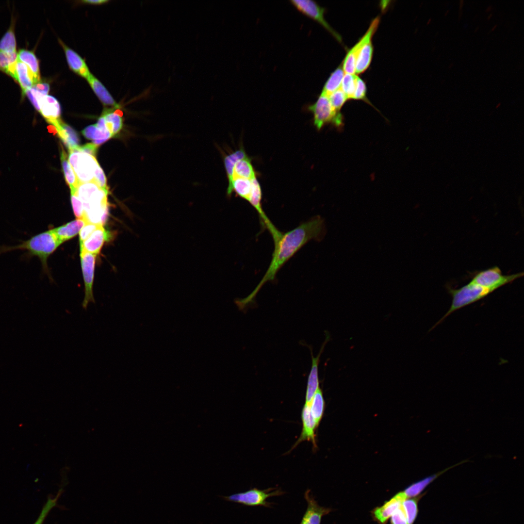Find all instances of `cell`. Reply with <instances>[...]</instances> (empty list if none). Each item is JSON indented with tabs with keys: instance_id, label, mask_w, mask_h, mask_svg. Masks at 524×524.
<instances>
[{
	"instance_id": "39",
	"label": "cell",
	"mask_w": 524,
	"mask_h": 524,
	"mask_svg": "<svg viewBox=\"0 0 524 524\" xmlns=\"http://www.w3.org/2000/svg\"><path fill=\"white\" fill-rule=\"evenodd\" d=\"M17 59V52H6L0 50V70L5 72L8 67Z\"/></svg>"
},
{
	"instance_id": "5",
	"label": "cell",
	"mask_w": 524,
	"mask_h": 524,
	"mask_svg": "<svg viewBox=\"0 0 524 524\" xmlns=\"http://www.w3.org/2000/svg\"><path fill=\"white\" fill-rule=\"evenodd\" d=\"M308 109L313 114L314 124L318 130L328 123L338 128L344 125L341 113L332 107L328 97L322 92L315 102L310 105Z\"/></svg>"
},
{
	"instance_id": "15",
	"label": "cell",
	"mask_w": 524,
	"mask_h": 524,
	"mask_svg": "<svg viewBox=\"0 0 524 524\" xmlns=\"http://www.w3.org/2000/svg\"><path fill=\"white\" fill-rule=\"evenodd\" d=\"M329 339V336L327 334L326 340L323 343L319 353L316 357H314L313 356L311 349L310 348L311 355L312 365L308 378L305 396V404H310L313 395L319 388L318 364L320 361V356L323 351L325 345L328 341Z\"/></svg>"
},
{
	"instance_id": "32",
	"label": "cell",
	"mask_w": 524,
	"mask_h": 524,
	"mask_svg": "<svg viewBox=\"0 0 524 524\" xmlns=\"http://www.w3.org/2000/svg\"><path fill=\"white\" fill-rule=\"evenodd\" d=\"M309 405L311 414L318 427L323 416L325 407L324 399L320 388L315 393Z\"/></svg>"
},
{
	"instance_id": "13",
	"label": "cell",
	"mask_w": 524,
	"mask_h": 524,
	"mask_svg": "<svg viewBox=\"0 0 524 524\" xmlns=\"http://www.w3.org/2000/svg\"><path fill=\"white\" fill-rule=\"evenodd\" d=\"M39 112L49 124L55 127L61 120V108L58 100L51 95L41 96L38 99Z\"/></svg>"
},
{
	"instance_id": "20",
	"label": "cell",
	"mask_w": 524,
	"mask_h": 524,
	"mask_svg": "<svg viewBox=\"0 0 524 524\" xmlns=\"http://www.w3.org/2000/svg\"><path fill=\"white\" fill-rule=\"evenodd\" d=\"M16 75L15 80L21 87L22 96L27 90L39 82L28 66L18 59L16 64Z\"/></svg>"
},
{
	"instance_id": "8",
	"label": "cell",
	"mask_w": 524,
	"mask_h": 524,
	"mask_svg": "<svg viewBox=\"0 0 524 524\" xmlns=\"http://www.w3.org/2000/svg\"><path fill=\"white\" fill-rule=\"evenodd\" d=\"M523 276V272L504 275L501 269L495 266L478 272L471 281L494 291Z\"/></svg>"
},
{
	"instance_id": "42",
	"label": "cell",
	"mask_w": 524,
	"mask_h": 524,
	"mask_svg": "<svg viewBox=\"0 0 524 524\" xmlns=\"http://www.w3.org/2000/svg\"><path fill=\"white\" fill-rule=\"evenodd\" d=\"M100 225L90 223H86L81 229L79 233L80 244L87 239L96 229L99 227Z\"/></svg>"
},
{
	"instance_id": "54",
	"label": "cell",
	"mask_w": 524,
	"mask_h": 524,
	"mask_svg": "<svg viewBox=\"0 0 524 524\" xmlns=\"http://www.w3.org/2000/svg\"><path fill=\"white\" fill-rule=\"evenodd\" d=\"M500 104H501V103H498V104H497V105L496 106V108H498V107H499V106L500 105Z\"/></svg>"
},
{
	"instance_id": "31",
	"label": "cell",
	"mask_w": 524,
	"mask_h": 524,
	"mask_svg": "<svg viewBox=\"0 0 524 524\" xmlns=\"http://www.w3.org/2000/svg\"><path fill=\"white\" fill-rule=\"evenodd\" d=\"M247 156V155L243 147H240L224 156L223 163L228 179V182L232 180L233 168L236 162Z\"/></svg>"
},
{
	"instance_id": "6",
	"label": "cell",
	"mask_w": 524,
	"mask_h": 524,
	"mask_svg": "<svg viewBox=\"0 0 524 524\" xmlns=\"http://www.w3.org/2000/svg\"><path fill=\"white\" fill-rule=\"evenodd\" d=\"M284 493L281 490L277 488H269L261 490L252 488L247 491L239 492L225 497L228 501L249 506H262L271 507V503L267 502L271 497L280 496Z\"/></svg>"
},
{
	"instance_id": "40",
	"label": "cell",
	"mask_w": 524,
	"mask_h": 524,
	"mask_svg": "<svg viewBox=\"0 0 524 524\" xmlns=\"http://www.w3.org/2000/svg\"><path fill=\"white\" fill-rule=\"evenodd\" d=\"M61 494L60 491L54 498H49L43 508L41 512L33 524H42L49 511L56 505L58 499Z\"/></svg>"
},
{
	"instance_id": "38",
	"label": "cell",
	"mask_w": 524,
	"mask_h": 524,
	"mask_svg": "<svg viewBox=\"0 0 524 524\" xmlns=\"http://www.w3.org/2000/svg\"><path fill=\"white\" fill-rule=\"evenodd\" d=\"M367 87L365 82L360 77L358 76L356 81V86L355 92L352 99L355 100H361L365 101L368 104L371 105L366 96Z\"/></svg>"
},
{
	"instance_id": "37",
	"label": "cell",
	"mask_w": 524,
	"mask_h": 524,
	"mask_svg": "<svg viewBox=\"0 0 524 524\" xmlns=\"http://www.w3.org/2000/svg\"><path fill=\"white\" fill-rule=\"evenodd\" d=\"M330 103L337 111L340 112L342 107L348 100L347 97L341 88L331 93L328 96Z\"/></svg>"
},
{
	"instance_id": "51",
	"label": "cell",
	"mask_w": 524,
	"mask_h": 524,
	"mask_svg": "<svg viewBox=\"0 0 524 524\" xmlns=\"http://www.w3.org/2000/svg\"><path fill=\"white\" fill-rule=\"evenodd\" d=\"M449 10H447L446 11V12L445 13V14H444V16H446L448 15V14L449 13Z\"/></svg>"
},
{
	"instance_id": "26",
	"label": "cell",
	"mask_w": 524,
	"mask_h": 524,
	"mask_svg": "<svg viewBox=\"0 0 524 524\" xmlns=\"http://www.w3.org/2000/svg\"><path fill=\"white\" fill-rule=\"evenodd\" d=\"M17 59L28 66L38 82L41 81L39 60L33 51L24 49H20L17 52Z\"/></svg>"
},
{
	"instance_id": "21",
	"label": "cell",
	"mask_w": 524,
	"mask_h": 524,
	"mask_svg": "<svg viewBox=\"0 0 524 524\" xmlns=\"http://www.w3.org/2000/svg\"><path fill=\"white\" fill-rule=\"evenodd\" d=\"M86 223H87L83 219H76L54 228L52 231L58 240L62 243L75 236Z\"/></svg>"
},
{
	"instance_id": "50",
	"label": "cell",
	"mask_w": 524,
	"mask_h": 524,
	"mask_svg": "<svg viewBox=\"0 0 524 524\" xmlns=\"http://www.w3.org/2000/svg\"><path fill=\"white\" fill-rule=\"evenodd\" d=\"M492 16V14H490V15H489L488 16V17H487V19H488V20H490V19L491 18V17Z\"/></svg>"
},
{
	"instance_id": "16",
	"label": "cell",
	"mask_w": 524,
	"mask_h": 524,
	"mask_svg": "<svg viewBox=\"0 0 524 524\" xmlns=\"http://www.w3.org/2000/svg\"><path fill=\"white\" fill-rule=\"evenodd\" d=\"M301 418L302 430L295 446L297 445L303 441H308L311 442L313 446L316 447L315 431L317 426L311 414L310 405H304L302 411Z\"/></svg>"
},
{
	"instance_id": "29",
	"label": "cell",
	"mask_w": 524,
	"mask_h": 524,
	"mask_svg": "<svg viewBox=\"0 0 524 524\" xmlns=\"http://www.w3.org/2000/svg\"><path fill=\"white\" fill-rule=\"evenodd\" d=\"M344 75V72L341 65L330 74L325 83L321 92L328 96L340 88Z\"/></svg>"
},
{
	"instance_id": "11",
	"label": "cell",
	"mask_w": 524,
	"mask_h": 524,
	"mask_svg": "<svg viewBox=\"0 0 524 524\" xmlns=\"http://www.w3.org/2000/svg\"><path fill=\"white\" fill-rule=\"evenodd\" d=\"M379 22V16L374 18L364 34L347 51L343 63L341 64L344 73L356 74V62L360 49L368 37L375 34L378 27Z\"/></svg>"
},
{
	"instance_id": "45",
	"label": "cell",
	"mask_w": 524,
	"mask_h": 524,
	"mask_svg": "<svg viewBox=\"0 0 524 524\" xmlns=\"http://www.w3.org/2000/svg\"><path fill=\"white\" fill-rule=\"evenodd\" d=\"M32 87L44 95H48L50 89L49 84L42 81L34 84Z\"/></svg>"
},
{
	"instance_id": "44",
	"label": "cell",
	"mask_w": 524,
	"mask_h": 524,
	"mask_svg": "<svg viewBox=\"0 0 524 524\" xmlns=\"http://www.w3.org/2000/svg\"><path fill=\"white\" fill-rule=\"evenodd\" d=\"M98 147V146L93 143H87L82 146H78L75 149L96 157Z\"/></svg>"
},
{
	"instance_id": "3",
	"label": "cell",
	"mask_w": 524,
	"mask_h": 524,
	"mask_svg": "<svg viewBox=\"0 0 524 524\" xmlns=\"http://www.w3.org/2000/svg\"><path fill=\"white\" fill-rule=\"evenodd\" d=\"M61 244L52 229H49L35 235L18 245L3 246L0 248V254L15 250H25L28 256L37 257L42 263L44 270L47 272L48 259Z\"/></svg>"
},
{
	"instance_id": "36",
	"label": "cell",
	"mask_w": 524,
	"mask_h": 524,
	"mask_svg": "<svg viewBox=\"0 0 524 524\" xmlns=\"http://www.w3.org/2000/svg\"><path fill=\"white\" fill-rule=\"evenodd\" d=\"M406 514L408 524H412L418 512L417 503L415 499H405L402 504Z\"/></svg>"
},
{
	"instance_id": "7",
	"label": "cell",
	"mask_w": 524,
	"mask_h": 524,
	"mask_svg": "<svg viewBox=\"0 0 524 524\" xmlns=\"http://www.w3.org/2000/svg\"><path fill=\"white\" fill-rule=\"evenodd\" d=\"M68 152L69 163L80 183L95 182V171L98 164L96 157L75 149Z\"/></svg>"
},
{
	"instance_id": "17",
	"label": "cell",
	"mask_w": 524,
	"mask_h": 524,
	"mask_svg": "<svg viewBox=\"0 0 524 524\" xmlns=\"http://www.w3.org/2000/svg\"><path fill=\"white\" fill-rule=\"evenodd\" d=\"M108 232L103 226H100L80 244L81 250H84L97 255L99 253L104 242L108 240Z\"/></svg>"
},
{
	"instance_id": "4",
	"label": "cell",
	"mask_w": 524,
	"mask_h": 524,
	"mask_svg": "<svg viewBox=\"0 0 524 524\" xmlns=\"http://www.w3.org/2000/svg\"><path fill=\"white\" fill-rule=\"evenodd\" d=\"M448 291L452 297L449 309L431 329H433L453 312L481 300L494 292L471 281L458 289L449 287Z\"/></svg>"
},
{
	"instance_id": "19",
	"label": "cell",
	"mask_w": 524,
	"mask_h": 524,
	"mask_svg": "<svg viewBox=\"0 0 524 524\" xmlns=\"http://www.w3.org/2000/svg\"><path fill=\"white\" fill-rule=\"evenodd\" d=\"M373 35L368 37L360 49L356 62L355 70L357 74L364 72L371 64L374 52L372 43Z\"/></svg>"
},
{
	"instance_id": "43",
	"label": "cell",
	"mask_w": 524,
	"mask_h": 524,
	"mask_svg": "<svg viewBox=\"0 0 524 524\" xmlns=\"http://www.w3.org/2000/svg\"><path fill=\"white\" fill-rule=\"evenodd\" d=\"M391 524H408L406 514L402 505L391 516Z\"/></svg>"
},
{
	"instance_id": "48",
	"label": "cell",
	"mask_w": 524,
	"mask_h": 524,
	"mask_svg": "<svg viewBox=\"0 0 524 524\" xmlns=\"http://www.w3.org/2000/svg\"><path fill=\"white\" fill-rule=\"evenodd\" d=\"M492 9V6H491V5H490V6H488V7H487V8H486V10H485V12H486V13H488V12H490V11H491V10Z\"/></svg>"
},
{
	"instance_id": "12",
	"label": "cell",
	"mask_w": 524,
	"mask_h": 524,
	"mask_svg": "<svg viewBox=\"0 0 524 524\" xmlns=\"http://www.w3.org/2000/svg\"><path fill=\"white\" fill-rule=\"evenodd\" d=\"M307 507L300 524H320L322 517L330 513V508L320 506L311 492L307 490L304 493Z\"/></svg>"
},
{
	"instance_id": "46",
	"label": "cell",
	"mask_w": 524,
	"mask_h": 524,
	"mask_svg": "<svg viewBox=\"0 0 524 524\" xmlns=\"http://www.w3.org/2000/svg\"><path fill=\"white\" fill-rule=\"evenodd\" d=\"M107 0H84L82 2L93 4H99L108 2Z\"/></svg>"
},
{
	"instance_id": "24",
	"label": "cell",
	"mask_w": 524,
	"mask_h": 524,
	"mask_svg": "<svg viewBox=\"0 0 524 524\" xmlns=\"http://www.w3.org/2000/svg\"><path fill=\"white\" fill-rule=\"evenodd\" d=\"M86 79L93 91L104 105L112 106L116 109L120 107L105 86L94 75L90 73Z\"/></svg>"
},
{
	"instance_id": "53",
	"label": "cell",
	"mask_w": 524,
	"mask_h": 524,
	"mask_svg": "<svg viewBox=\"0 0 524 524\" xmlns=\"http://www.w3.org/2000/svg\"><path fill=\"white\" fill-rule=\"evenodd\" d=\"M478 29H479V27H476V28L475 30V32H476L478 30Z\"/></svg>"
},
{
	"instance_id": "41",
	"label": "cell",
	"mask_w": 524,
	"mask_h": 524,
	"mask_svg": "<svg viewBox=\"0 0 524 524\" xmlns=\"http://www.w3.org/2000/svg\"><path fill=\"white\" fill-rule=\"evenodd\" d=\"M71 201L74 213L77 219H83L84 211L82 203L76 195V192H71Z\"/></svg>"
},
{
	"instance_id": "49",
	"label": "cell",
	"mask_w": 524,
	"mask_h": 524,
	"mask_svg": "<svg viewBox=\"0 0 524 524\" xmlns=\"http://www.w3.org/2000/svg\"><path fill=\"white\" fill-rule=\"evenodd\" d=\"M497 25H494V26H493V27L492 28V29H491V32H492V31H494V30H495V29H496V28L497 27Z\"/></svg>"
},
{
	"instance_id": "22",
	"label": "cell",
	"mask_w": 524,
	"mask_h": 524,
	"mask_svg": "<svg viewBox=\"0 0 524 524\" xmlns=\"http://www.w3.org/2000/svg\"><path fill=\"white\" fill-rule=\"evenodd\" d=\"M227 195L230 196L234 192L238 196L249 201L252 192L251 180L241 178L233 177L228 182Z\"/></svg>"
},
{
	"instance_id": "2",
	"label": "cell",
	"mask_w": 524,
	"mask_h": 524,
	"mask_svg": "<svg viewBox=\"0 0 524 524\" xmlns=\"http://www.w3.org/2000/svg\"><path fill=\"white\" fill-rule=\"evenodd\" d=\"M108 193L94 181L79 184L76 193L82 203L83 219L87 223L105 224L108 214Z\"/></svg>"
},
{
	"instance_id": "14",
	"label": "cell",
	"mask_w": 524,
	"mask_h": 524,
	"mask_svg": "<svg viewBox=\"0 0 524 524\" xmlns=\"http://www.w3.org/2000/svg\"><path fill=\"white\" fill-rule=\"evenodd\" d=\"M407 498L403 491L398 492L382 506L373 510L372 514L374 519L379 524H386L388 519Z\"/></svg>"
},
{
	"instance_id": "23",
	"label": "cell",
	"mask_w": 524,
	"mask_h": 524,
	"mask_svg": "<svg viewBox=\"0 0 524 524\" xmlns=\"http://www.w3.org/2000/svg\"><path fill=\"white\" fill-rule=\"evenodd\" d=\"M53 127L59 137L66 145L68 150L75 149L79 146V136L76 131L68 125L61 121Z\"/></svg>"
},
{
	"instance_id": "47",
	"label": "cell",
	"mask_w": 524,
	"mask_h": 524,
	"mask_svg": "<svg viewBox=\"0 0 524 524\" xmlns=\"http://www.w3.org/2000/svg\"><path fill=\"white\" fill-rule=\"evenodd\" d=\"M464 1L463 0H460L459 1V12H458V20H459L460 19V18H461V17L462 16V8H463V5H464Z\"/></svg>"
},
{
	"instance_id": "34",
	"label": "cell",
	"mask_w": 524,
	"mask_h": 524,
	"mask_svg": "<svg viewBox=\"0 0 524 524\" xmlns=\"http://www.w3.org/2000/svg\"><path fill=\"white\" fill-rule=\"evenodd\" d=\"M15 22L12 20L8 30L0 40V50L13 52L16 51V40L15 34Z\"/></svg>"
},
{
	"instance_id": "10",
	"label": "cell",
	"mask_w": 524,
	"mask_h": 524,
	"mask_svg": "<svg viewBox=\"0 0 524 524\" xmlns=\"http://www.w3.org/2000/svg\"><path fill=\"white\" fill-rule=\"evenodd\" d=\"M80 256L84 284V297L82 302V307L86 310L90 303H95L93 287L97 255L81 250Z\"/></svg>"
},
{
	"instance_id": "1",
	"label": "cell",
	"mask_w": 524,
	"mask_h": 524,
	"mask_svg": "<svg viewBox=\"0 0 524 524\" xmlns=\"http://www.w3.org/2000/svg\"><path fill=\"white\" fill-rule=\"evenodd\" d=\"M326 232L324 219L316 215L286 232L282 233L274 243L272 259L262 280L252 291L245 298L236 299V304L243 310L253 300L262 286L266 282L274 280L278 271L304 246L312 240H321Z\"/></svg>"
},
{
	"instance_id": "35",
	"label": "cell",
	"mask_w": 524,
	"mask_h": 524,
	"mask_svg": "<svg viewBox=\"0 0 524 524\" xmlns=\"http://www.w3.org/2000/svg\"><path fill=\"white\" fill-rule=\"evenodd\" d=\"M357 74L344 73L340 88L345 94L348 99H352L356 86Z\"/></svg>"
},
{
	"instance_id": "28",
	"label": "cell",
	"mask_w": 524,
	"mask_h": 524,
	"mask_svg": "<svg viewBox=\"0 0 524 524\" xmlns=\"http://www.w3.org/2000/svg\"><path fill=\"white\" fill-rule=\"evenodd\" d=\"M82 132L86 138L92 140L93 143L98 146L113 137L109 131H103L96 124L86 127Z\"/></svg>"
},
{
	"instance_id": "9",
	"label": "cell",
	"mask_w": 524,
	"mask_h": 524,
	"mask_svg": "<svg viewBox=\"0 0 524 524\" xmlns=\"http://www.w3.org/2000/svg\"><path fill=\"white\" fill-rule=\"evenodd\" d=\"M290 1L299 12L318 22L338 42L342 43L340 34L335 31L325 19V8L312 0H292Z\"/></svg>"
},
{
	"instance_id": "25",
	"label": "cell",
	"mask_w": 524,
	"mask_h": 524,
	"mask_svg": "<svg viewBox=\"0 0 524 524\" xmlns=\"http://www.w3.org/2000/svg\"><path fill=\"white\" fill-rule=\"evenodd\" d=\"M114 109L116 108L104 110L101 115L104 118L107 128L113 137L119 132L123 126L122 115H120V111H114Z\"/></svg>"
},
{
	"instance_id": "30",
	"label": "cell",
	"mask_w": 524,
	"mask_h": 524,
	"mask_svg": "<svg viewBox=\"0 0 524 524\" xmlns=\"http://www.w3.org/2000/svg\"><path fill=\"white\" fill-rule=\"evenodd\" d=\"M233 177H241L249 180L256 177L251 160L248 156L236 162L233 168L232 178Z\"/></svg>"
},
{
	"instance_id": "33",
	"label": "cell",
	"mask_w": 524,
	"mask_h": 524,
	"mask_svg": "<svg viewBox=\"0 0 524 524\" xmlns=\"http://www.w3.org/2000/svg\"><path fill=\"white\" fill-rule=\"evenodd\" d=\"M463 462H466V460H465H465H464L463 461H461L459 463H458V464H456L455 465H453V466H452L451 467H449L447 469H445V470H443V471H442L441 473H440L439 474H435V475H433L430 476L429 477H426V478H424V479H422V480H420L419 481H418V482L412 484L411 485H410V486L408 487L407 489H406V490H405L403 491V492L405 493L406 497L408 498V497H414V496L417 495L430 482H431L433 480H434L438 475L442 474V473L446 471L448 469H449L450 468H452V467H454V466H455L456 465H459L460 464L463 463Z\"/></svg>"
},
{
	"instance_id": "52",
	"label": "cell",
	"mask_w": 524,
	"mask_h": 524,
	"mask_svg": "<svg viewBox=\"0 0 524 524\" xmlns=\"http://www.w3.org/2000/svg\"><path fill=\"white\" fill-rule=\"evenodd\" d=\"M453 66V64L451 63L448 66V68H451Z\"/></svg>"
},
{
	"instance_id": "18",
	"label": "cell",
	"mask_w": 524,
	"mask_h": 524,
	"mask_svg": "<svg viewBox=\"0 0 524 524\" xmlns=\"http://www.w3.org/2000/svg\"><path fill=\"white\" fill-rule=\"evenodd\" d=\"M59 41L64 49L70 69L75 73L86 79L91 73L84 60L74 50L66 45L60 39H59Z\"/></svg>"
},
{
	"instance_id": "27",
	"label": "cell",
	"mask_w": 524,
	"mask_h": 524,
	"mask_svg": "<svg viewBox=\"0 0 524 524\" xmlns=\"http://www.w3.org/2000/svg\"><path fill=\"white\" fill-rule=\"evenodd\" d=\"M60 159L65 179L70 188L71 192H76L80 181L69 163L67 155L63 147L61 148L60 152Z\"/></svg>"
},
{
	"instance_id": "55",
	"label": "cell",
	"mask_w": 524,
	"mask_h": 524,
	"mask_svg": "<svg viewBox=\"0 0 524 524\" xmlns=\"http://www.w3.org/2000/svg\"><path fill=\"white\" fill-rule=\"evenodd\" d=\"M431 18H430V19H429L428 21V23H427V24H429V23H430V22L431 21Z\"/></svg>"
}]
</instances>
